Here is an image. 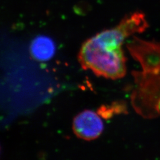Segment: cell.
<instances>
[{
    "label": "cell",
    "instance_id": "obj_1",
    "mask_svg": "<svg viewBox=\"0 0 160 160\" xmlns=\"http://www.w3.org/2000/svg\"><path fill=\"white\" fill-rule=\"evenodd\" d=\"M78 60L84 69L108 79L117 80L126 75V59L122 47L104 45L94 37L81 46Z\"/></svg>",
    "mask_w": 160,
    "mask_h": 160
},
{
    "label": "cell",
    "instance_id": "obj_4",
    "mask_svg": "<svg viewBox=\"0 0 160 160\" xmlns=\"http://www.w3.org/2000/svg\"><path fill=\"white\" fill-rule=\"evenodd\" d=\"M126 109L123 103H115L112 106H103L98 110L97 113L103 118L108 119L112 117L114 114H119L124 112Z\"/></svg>",
    "mask_w": 160,
    "mask_h": 160
},
{
    "label": "cell",
    "instance_id": "obj_3",
    "mask_svg": "<svg viewBox=\"0 0 160 160\" xmlns=\"http://www.w3.org/2000/svg\"><path fill=\"white\" fill-rule=\"evenodd\" d=\"M56 51L53 41L48 36H39L31 43L30 52L34 59L39 61H48L54 56Z\"/></svg>",
    "mask_w": 160,
    "mask_h": 160
},
{
    "label": "cell",
    "instance_id": "obj_2",
    "mask_svg": "<svg viewBox=\"0 0 160 160\" xmlns=\"http://www.w3.org/2000/svg\"><path fill=\"white\" fill-rule=\"evenodd\" d=\"M72 128L77 137L92 141L100 136L104 126L99 114L91 110H85L75 118Z\"/></svg>",
    "mask_w": 160,
    "mask_h": 160
}]
</instances>
